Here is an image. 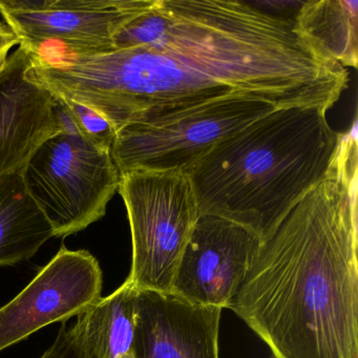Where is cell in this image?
I'll use <instances>...</instances> for the list:
<instances>
[{"instance_id": "1", "label": "cell", "mask_w": 358, "mask_h": 358, "mask_svg": "<svg viewBox=\"0 0 358 358\" xmlns=\"http://www.w3.org/2000/svg\"><path fill=\"white\" fill-rule=\"evenodd\" d=\"M113 50L110 89L127 124L230 94L328 112L349 81L293 16L248 1L145 0Z\"/></svg>"}, {"instance_id": "2", "label": "cell", "mask_w": 358, "mask_h": 358, "mask_svg": "<svg viewBox=\"0 0 358 358\" xmlns=\"http://www.w3.org/2000/svg\"><path fill=\"white\" fill-rule=\"evenodd\" d=\"M357 140L263 242L232 310L271 358H358Z\"/></svg>"}, {"instance_id": "3", "label": "cell", "mask_w": 358, "mask_h": 358, "mask_svg": "<svg viewBox=\"0 0 358 358\" xmlns=\"http://www.w3.org/2000/svg\"><path fill=\"white\" fill-rule=\"evenodd\" d=\"M316 106L278 108L217 144L188 173L200 215L271 238L332 171L343 134Z\"/></svg>"}, {"instance_id": "4", "label": "cell", "mask_w": 358, "mask_h": 358, "mask_svg": "<svg viewBox=\"0 0 358 358\" xmlns=\"http://www.w3.org/2000/svg\"><path fill=\"white\" fill-rule=\"evenodd\" d=\"M278 108L257 96L230 94L156 113L121 129L110 154L121 173L142 169L188 175L217 144Z\"/></svg>"}, {"instance_id": "5", "label": "cell", "mask_w": 358, "mask_h": 358, "mask_svg": "<svg viewBox=\"0 0 358 358\" xmlns=\"http://www.w3.org/2000/svg\"><path fill=\"white\" fill-rule=\"evenodd\" d=\"M131 234V271L138 290L171 292L182 253L200 217L187 173L180 171H131L121 173Z\"/></svg>"}, {"instance_id": "6", "label": "cell", "mask_w": 358, "mask_h": 358, "mask_svg": "<svg viewBox=\"0 0 358 358\" xmlns=\"http://www.w3.org/2000/svg\"><path fill=\"white\" fill-rule=\"evenodd\" d=\"M22 175L57 238L83 231L102 219L121 181L110 150L96 148L68 131L45 140Z\"/></svg>"}, {"instance_id": "7", "label": "cell", "mask_w": 358, "mask_h": 358, "mask_svg": "<svg viewBox=\"0 0 358 358\" xmlns=\"http://www.w3.org/2000/svg\"><path fill=\"white\" fill-rule=\"evenodd\" d=\"M145 0H0V15L34 51L55 45L73 53L112 51L117 33L143 8Z\"/></svg>"}, {"instance_id": "8", "label": "cell", "mask_w": 358, "mask_h": 358, "mask_svg": "<svg viewBox=\"0 0 358 358\" xmlns=\"http://www.w3.org/2000/svg\"><path fill=\"white\" fill-rule=\"evenodd\" d=\"M103 273L87 250L62 246L30 284L0 308V353L45 326L78 316L102 297Z\"/></svg>"}, {"instance_id": "9", "label": "cell", "mask_w": 358, "mask_h": 358, "mask_svg": "<svg viewBox=\"0 0 358 358\" xmlns=\"http://www.w3.org/2000/svg\"><path fill=\"white\" fill-rule=\"evenodd\" d=\"M263 241L215 215L199 217L182 253L171 293L202 306L229 309Z\"/></svg>"}, {"instance_id": "10", "label": "cell", "mask_w": 358, "mask_h": 358, "mask_svg": "<svg viewBox=\"0 0 358 358\" xmlns=\"http://www.w3.org/2000/svg\"><path fill=\"white\" fill-rule=\"evenodd\" d=\"M221 308L138 290L134 358H220Z\"/></svg>"}, {"instance_id": "11", "label": "cell", "mask_w": 358, "mask_h": 358, "mask_svg": "<svg viewBox=\"0 0 358 358\" xmlns=\"http://www.w3.org/2000/svg\"><path fill=\"white\" fill-rule=\"evenodd\" d=\"M29 66L20 47L0 74V178L22 173L35 150L62 131L55 98L27 78Z\"/></svg>"}, {"instance_id": "12", "label": "cell", "mask_w": 358, "mask_h": 358, "mask_svg": "<svg viewBox=\"0 0 358 358\" xmlns=\"http://www.w3.org/2000/svg\"><path fill=\"white\" fill-rule=\"evenodd\" d=\"M137 294L127 278L77 316L72 327L83 358H134Z\"/></svg>"}, {"instance_id": "13", "label": "cell", "mask_w": 358, "mask_h": 358, "mask_svg": "<svg viewBox=\"0 0 358 358\" xmlns=\"http://www.w3.org/2000/svg\"><path fill=\"white\" fill-rule=\"evenodd\" d=\"M53 236V228L31 196L22 173L0 178V266L31 259Z\"/></svg>"}, {"instance_id": "14", "label": "cell", "mask_w": 358, "mask_h": 358, "mask_svg": "<svg viewBox=\"0 0 358 358\" xmlns=\"http://www.w3.org/2000/svg\"><path fill=\"white\" fill-rule=\"evenodd\" d=\"M356 0H310L294 15V29L343 68H357Z\"/></svg>"}, {"instance_id": "15", "label": "cell", "mask_w": 358, "mask_h": 358, "mask_svg": "<svg viewBox=\"0 0 358 358\" xmlns=\"http://www.w3.org/2000/svg\"><path fill=\"white\" fill-rule=\"evenodd\" d=\"M54 98L62 131L77 134L99 150H112L117 131L106 119L76 102Z\"/></svg>"}, {"instance_id": "16", "label": "cell", "mask_w": 358, "mask_h": 358, "mask_svg": "<svg viewBox=\"0 0 358 358\" xmlns=\"http://www.w3.org/2000/svg\"><path fill=\"white\" fill-rule=\"evenodd\" d=\"M62 324L55 341L41 358H83L73 327L68 322Z\"/></svg>"}, {"instance_id": "17", "label": "cell", "mask_w": 358, "mask_h": 358, "mask_svg": "<svg viewBox=\"0 0 358 358\" xmlns=\"http://www.w3.org/2000/svg\"><path fill=\"white\" fill-rule=\"evenodd\" d=\"M20 45V39L5 22H0V74L5 70L10 51Z\"/></svg>"}]
</instances>
